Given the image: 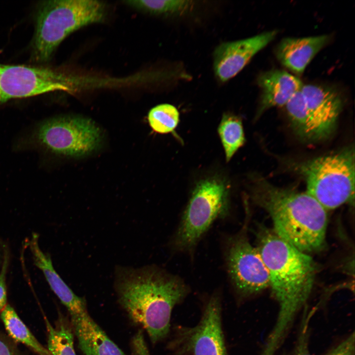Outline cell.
Returning a JSON list of instances; mask_svg holds the SVG:
<instances>
[{
    "instance_id": "obj_1",
    "label": "cell",
    "mask_w": 355,
    "mask_h": 355,
    "mask_svg": "<svg viewBox=\"0 0 355 355\" xmlns=\"http://www.w3.org/2000/svg\"><path fill=\"white\" fill-rule=\"evenodd\" d=\"M256 238V248L267 270L269 287L279 306L276 322L262 350L265 355H275L310 296L317 268L308 253L280 238L273 229L259 225Z\"/></svg>"
},
{
    "instance_id": "obj_2",
    "label": "cell",
    "mask_w": 355,
    "mask_h": 355,
    "mask_svg": "<svg viewBox=\"0 0 355 355\" xmlns=\"http://www.w3.org/2000/svg\"><path fill=\"white\" fill-rule=\"evenodd\" d=\"M114 287L119 304L141 325L153 343L169 333L174 307L189 289L180 278L154 266L118 267Z\"/></svg>"
},
{
    "instance_id": "obj_3",
    "label": "cell",
    "mask_w": 355,
    "mask_h": 355,
    "mask_svg": "<svg viewBox=\"0 0 355 355\" xmlns=\"http://www.w3.org/2000/svg\"><path fill=\"white\" fill-rule=\"evenodd\" d=\"M251 181L250 199L269 213L280 238L308 254L323 248L327 211L316 199L306 192L276 186L260 176Z\"/></svg>"
},
{
    "instance_id": "obj_4",
    "label": "cell",
    "mask_w": 355,
    "mask_h": 355,
    "mask_svg": "<svg viewBox=\"0 0 355 355\" xmlns=\"http://www.w3.org/2000/svg\"><path fill=\"white\" fill-rule=\"evenodd\" d=\"M105 5L95 0H51L42 1L36 14L33 44V59L48 61L70 34L90 24L102 22Z\"/></svg>"
},
{
    "instance_id": "obj_5",
    "label": "cell",
    "mask_w": 355,
    "mask_h": 355,
    "mask_svg": "<svg viewBox=\"0 0 355 355\" xmlns=\"http://www.w3.org/2000/svg\"><path fill=\"white\" fill-rule=\"evenodd\" d=\"M305 179L306 192L326 211L354 203L355 158L354 147L293 165Z\"/></svg>"
},
{
    "instance_id": "obj_6",
    "label": "cell",
    "mask_w": 355,
    "mask_h": 355,
    "mask_svg": "<svg viewBox=\"0 0 355 355\" xmlns=\"http://www.w3.org/2000/svg\"><path fill=\"white\" fill-rule=\"evenodd\" d=\"M230 187L219 176L199 180L195 185L174 239L178 251L192 250L213 222L229 213Z\"/></svg>"
},
{
    "instance_id": "obj_7",
    "label": "cell",
    "mask_w": 355,
    "mask_h": 355,
    "mask_svg": "<svg viewBox=\"0 0 355 355\" xmlns=\"http://www.w3.org/2000/svg\"><path fill=\"white\" fill-rule=\"evenodd\" d=\"M249 212H246L244 224L236 234L228 238L225 247L227 272L236 292L247 297L269 287L267 270L256 247L248 235Z\"/></svg>"
},
{
    "instance_id": "obj_8",
    "label": "cell",
    "mask_w": 355,
    "mask_h": 355,
    "mask_svg": "<svg viewBox=\"0 0 355 355\" xmlns=\"http://www.w3.org/2000/svg\"><path fill=\"white\" fill-rule=\"evenodd\" d=\"M36 142L56 154L72 157L87 154L101 141L99 128L89 119L61 117L45 121L36 128Z\"/></svg>"
},
{
    "instance_id": "obj_9",
    "label": "cell",
    "mask_w": 355,
    "mask_h": 355,
    "mask_svg": "<svg viewBox=\"0 0 355 355\" xmlns=\"http://www.w3.org/2000/svg\"><path fill=\"white\" fill-rule=\"evenodd\" d=\"M75 80L51 67L0 64V104L53 91L72 93L76 90Z\"/></svg>"
},
{
    "instance_id": "obj_10",
    "label": "cell",
    "mask_w": 355,
    "mask_h": 355,
    "mask_svg": "<svg viewBox=\"0 0 355 355\" xmlns=\"http://www.w3.org/2000/svg\"><path fill=\"white\" fill-rule=\"evenodd\" d=\"M220 297H211L201 319L193 327L179 330L176 344L181 353L192 355H227L221 323Z\"/></svg>"
},
{
    "instance_id": "obj_11",
    "label": "cell",
    "mask_w": 355,
    "mask_h": 355,
    "mask_svg": "<svg viewBox=\"0 0 355 355\" xmlns=\"http://www.w3.org/2000/svg\"><path fill=\"white\" fill-rule=\"evenodd\" d=\"M273 30L240 40L223 42L213 53V68L216 78L226 82L238 74L252 57L276 37Z\"/></svg>"
},
{
    "instance_id": "obj_12",
    "label": "cell",
    "mask_w": 355,
    "mask_h": 355,
    "mask_svg": "<svg viewBox=\"0 0 355 355\" xmlns=\"http://www.w3.org/2000/svg\"><path fill=\"white\" fill-rule=\"evenodd\" d=\"M317 141L333 132L342 107L340 96L335 90L315 84L303 85L301 89Z\"/></svg>"
},
{
    "instance_id": "obj_13",
    "label": "cell",
    "mask_w": 355,
    "mask_h": 355,
    "mask_svg": "<svg viewBox=\"0 0 355 355\" xmlns=\"http://www.w3.org/2000/svg\"><path fill=\"white\" fill-rule=\"evenodd\" d=\"M257 83L261 90L257 117L271 107L284 106L303 85L296 76L277 69L261 74L258 77Z\"/></svg>"
},
{
    "instance_id": "obj_14",
    "label": "cell",
    "mask_w": 355,
    "mask_h": 355,
    "mask_svg": "<svg viewBox=\"0 0 355 355\" xmlns=\"http://www.w3.org/2000/svg\"><path fill=\"white\" fill-rule=\"evenodd\" d=\"M38 236L33 233L29 248L35 265L43 273L52 290L69 311L70 315L87 312L85 300L76 295L55 270L50 256L38 245Z\"/></svg>"
},
{
    "instance_id": "obj_15",
    "label": "cell",
    "mask_w": 355,
    "mask_h": 355,
    "mask_svg": "<svg viewBox=\"0 0 355 355\" xmlns=\"http://www.w3.org/2000/svg\"><path fill=\"white\" fill-rule=\"evenodd\" d=\"M330 40L320 35L304 37H287L278 45L276 56L281 64L297 74H301L315 55Z\"/></svg>"
},
{
    "instance_id": "obj_16",
    "label": "cell",
    "mask_w": 355,
    "mask_h": 355,
    "mask_svg": "<svg viewBox=\"0 0 355 355\" xmlns=\"http://www.w3.org/2000/svg\"><path fill=\"white\" fill-rule=\"evenodd\" d=\"M71 317L72 328L83 355H126L88 312Z\"/></svg>"
},
{
    "instance_id": "obj_17",
    "label": "cell",
    "mask_w": 355,
    "mask_h": 355,
    "mask_svg": "<svg viewBox=\"0 0 355 355\" xmlns=\"http://www.w3.org/2000/svg\"><path fill=\"white\" fill-rule=\"evenodd\" d=\"M0 318L9 336L24 344L38 355H51L36 338L10 305L7 304L0 311Z\"/></svg>"
},
{
    "instance_id": "obj_18",
    "label": "cell",
    "mask_w": 355,
    "mask_h": 355,
    "mask_svg": "<svg viewBox=\"0 0 355 355\" xmlns=\"http://www.w3.org/2000/svg\"><path fill=\"white\" fill-rule=\"evenodd\" d=\"M284 106L296 134L303 140L317 141L316 131L301 90L296 92Z\"/></svg>"
},
{
    "instance_id": "obj_19",
    "label": "cell",
    "mask_w": 355,
    "mask_h": 355,
    "mask_svg": "<svg viewBox=\"0 0 355 355\" xmlns=\"http://www.w3.org/2000/svg\"><path fill=\"white\" fill-rule=\"evenodd\" d=\"M218 133L228 162L245 141L241 118L233 114H224L218 127Z\"/></svg>"
},
{
    "instance_id": "obj_20",
    "label": "cell",
    "mask_w": 355,
    "mask_h": 355,
    "mask_svg": "<svg viewBox=\"0 0 355 355\" xmlns=\"http://www.w3.org/2000/svg\"><path fill=\"white\" fill-rule=\"evenodd\" d=\"M47 331V350L51 355H76L73 347L72 328L60 318L55 327L44 318Z\"/></svg>"
},
{
    "instance_id": "obj_21",
    "label": "cell",
    "mask_w": 355,
    "mask_h": 355,
    "mask_svg": "<svg viewBox=\"0 0 355 355\" xmlns=\"http://www.w3.org/2000/svg\"><path fill=\"white\" fill-rule=\"evenodd\" d=\"M192 1L183 0H132L126 3L139 10L154 15H177L187 11Z\"/></svg>"
},
{
    "instance_id": "obj_22",
    "label": "cell",
    "mask_w": 355,
    "mask_h": 355,
    "mask_svg": "<svg viewBox=\"0 0 355 355\" xmlns=\"http://www.w3.org/2000/svg\"><path fill=\"white\" fill-rule=\"evenodd\" d=\"M148 121L151 128L160 134L173 131L179 120L177 108L169 104H163L152 108L148 114Z\"/></svg>"
},
{
    "instance_id": "obj_23",
    "label": "cell",
    "mask_w": 355,
    "mask_h": 355,
    "mask_svg": "<svg viewBox=\"0 0 355 355\" xmlns=\"http://www.w3.org/2000/svg\"><path fill=\"white\" fill-rule=\"evenodd\" d=\"M311 313L304 318L300 333L293 351L288 355H312L309 348L308 321L311 316Z\"/></svg>"
},
{
    "instance_id": "obj_24",
    "label": "cell",
    "mask_w": 355,
    "mask_h": 355,
    "mask_svg": "<svg viewBox=\"0 0 355 355\" xmlns=\"http://www.w3.org/2000/svg\"><path fill=\"white\" fill-rule=\"evenodd\" d=\"M355 333L332 349L326 355H355Z\"/></svg>"
},
{
    "instance_id": "obj_25",
    "label": "cell",
    "mask_w": 355,
    "mask_h": 355,
    "mask_svg": "<svg viewBox=\"0 0 355 355\" xmlns=\"http://www.w3.org/2000/svg\"><path fill=\"white\" fill-rule=\"evenodd\" d=\"M8 253L5 251L0 272V311H1L7 305L6 276L8 266Z\"/></svg>"
},
{
    "instance_id": "obj_26",
    "label": "cell",
    "mask_w": 355,
    "mask_h": 355,
    "mask_svg": "<svg viewBox=\"0 0 355 355\" xmlns=\"http://www.w3.org/2000/svg\"><path fill=\"white\" fill-rule=\"evenodd\" d=\"M133 355H150L145 342L142 332L139 330L131 341Z\"/></svg>"
},
{
    "instance_id": "obj_27",
    "label": "cell",
    "mask_w": 355,
    "mask_h": 355,
    "mask_svg": "<svg viewBox=\"0 0 355 355\" xmlns=\"http://www.w3.org/2000/svg\"><path fill=\"white\" fill-rule=\"evenodd\" d=\"M0 355H17L6 343L0 339Z\"/></svg>"
}]
</instances>
